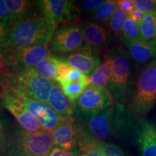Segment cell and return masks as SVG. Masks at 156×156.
I'll return each instance as SVG.
<instances>
[{
	"instance_id": "6da1fadb",
	"label": "cell",
	"mask_w": 156,
	"mask_h": 156,
	"mask_svg": "<svg viewBox=\"0 0 156 156\" xmlns=\"http://www.w3.org/2000/svg\"><path fill=\"white\" fill-rule=\"evenodd\" d=\"M76 122L99 141L104 142L127 133L134 124L125 106L114 103L98 114L83 118L75 117Z\"/></svg>"
},
{
	"instance_id": "7a4b0ae2",
	"label": "cell",
	"mask_w": 156,
	"mask_h": 156,
	"mask_svg": "<svg viewBox=\"0 0 156 156\" xmlns=\"http://www.w3.org/2000/svg\"><path fill=\"white\" fill-rule=\"evenodd\" d=\"M56 26V23L44 16L14 23L9 30L7 36L9 54L23 48L48 44Z\"/></svg>"
},
{
	"instance_id": "3957f363",
	"label": "cell",
	"mask_w": 156,
	"mask_h": 156,
	"mask_svg": "<svg viewBox=\"0 0 156 156\" xmlns=\"http://www.w3.org/2000/svg\"><path fill=\"white\" fill-rule=\"evenodd\" d=\"M156 103V58L146 64L138 74L126 107L132 122L145 120Z\"/></svg>"
},
{
	"instance_id": "277c9868",
	"label": "cell",
	"mask_w": 156,
	"mask_h": 156,
	"mask_svg": "<svg viewBox=\"0 0 156 156\" xmlns=\"http://www.w3.org/2000/svg\"><path fill=\"white\" fill-rule=\"evenodd\" d=\"M53 146L51 132H30L12 124L7 134L5 156H46Z\"/></svg>"
},
{
	"instance_id": "5b68a950",
	"label": "cell",
	"mask_w": 156,
	"mask_h": 156,
	"mask_svg": "<svg viewBox=\"0 0 156 156\" xmlns=\"http://www.w3.org/2000/svg\"><path fill=\"white\" fill-rule=\"evenodd\" d=\"M112 59V76L106 85L114 103H128L134 86L133 67L128 52L116 48L109 54Z\"/></svg>"
},
{
	"instance_id": "8992f818",
	"label": "cell",
	"mask_w": 156,
	"mask_h": 156,
	"mask_svg": "<svg viewBox=\"0 0 156 156\" xmlns=\"http://www.w3.org/2000/svg\"><path fill=\"white\" fill-rule=\"evenodd\" d=\"M7 77L9 87L46 104L52 87L56 83L38 75L32 69L12 72Z\"/></svg>"
},
{
	"instance_id": "52a82bcc",
	"label": "cell",
	"mask_w": 156,
	"mask_h": 156,
	"mask_svg": "<svg viewBox=\"0 0 156 156\" xmlns=\"http://www.w3.org/2000/svg\"><path fill=\"white\" fill-rule=\"evenodd\" d=\"M85 45L80 25L62 23L56 26L48 46L51 54L64 56L80 49Z\"/></svg>"
},
{
	"instance_id": "ba28073f",
	"label": "cell",
	"mask_w": 156,
	"mask_h": 156,
	"mask_svg": "<svg viewBox=\"0 0 156 156\" xmlns=\"http://www.w3.org/2000/svg\"><path fill=\"white\" fill-rule=\"evenodd\" d=\"M74 104L77 118L98 114L114 104L106 87L89 85Z\"/></svg>"
},
{
	"instance_id": "9c48e42d",
	"label": "cell",
	"mask_w": 156,
	"mask_h": 156,
	"mask_svg": "<svg viewBox=\"0 0 156 156\" xmlns=\"http://www.w3.org/2000/svg\"><path fill=\"white\" fill-rule=\"evenodd\" d=\"M0 103L16 119L17 124L30 132L44 131L38 121L30 114L16 93L8 86L0 93Z\"/></svg>"
},
{
	"instance_id": "30bf717a",
	"label": "cell",
	"mask_w": 156,
	"mask_h": 156,
	"mask_svg": "<svg viewBox=\"0 0 156 156\" xmlns=\"http://www.w3.org/2000/svg\"><path fill=\"white\" fill-rule=\"evenodd\" d=\"M50 55L51 52L48 44L36 45L11 51L5 58V63L12 72L33 69Z\"/></svg>"
},
{
	"instance_id": "8fae6325",
	"label": "cell",
	"mask_w": 156,
	"mask_h": 156,
	"mask_svg": "<svg viewBox=\"0 0 156 156\" xmlns=\"http://www.w3.org/2000/svg\"><path fill=\"white\" fill-rule=\"evenodd\" d=\"M70 0H39L36 1L41 15L54 23H70L79 16L77 3Z\"/></svg>"
},
{
	"instance_id": "7c38bea8",
	"label": "cell",
	"mask_w": 156,
	"mask_h": 156,
	"mask_svg": "<svg viewBox=\"0 0 156 156\" xmlns=\"http://www.w3.org/2000/svg\"><path fill=\"white\" fill-rule=\"evenodd\" d=\"M74 69L90 77L101 64V57L96 48L85 44L80 49L64 56H56Z\"/></svg>"
},
{
	"instance_id": "4fadbf2b",
	"label": "cell",
	"mask_w": 156,
	"mask_h": 156,
	"mask_svg": "<svg viewBox=\"0 0 156 156\" xmlns=\"http://www.w3.org/2000/svg\"><path fill=\"white\" fill-rule=\"evenodd\" d=\"M12 90L16 93L26 108L38 121L46 131L51 133V132L62 122V119L61 117L46 103L31 98L22 93L16 92L14 90Z\"/></svg>"
},
{
	"instance_id": "5bb4252c",
	"label": "cell",
	"mask_w": 156,
	"mask_h": 156,
	"mask_svg": "<svg viewBox=\"0 0 156 156\" xmlns=\"http://www.w3.org/2000/svg\"><path fill=\"white\" fill-rule=\"evenodd\" d=\"M51 134L54 146L69 151L77 149V125L75 118L62 119Z\"/></svg>"
},
{
	"instance_id": "9a60e30c",
	"label": "cell",
	"mask_w": 156,
	"mask_h": 156,
	"mask_svg": "<svg viewBox=\"0 0 156 156\" xmlns=\"http://www.w3.org/2000/svg\"><path fill=\"white\" fill-rule=\"evenodd\" d=\"M136 130V139L141 156H156V126L145 119L139 123Z\"/></svg>"
},
{
	"instance_id": "2e32d148",
	"label": "cell",
	"mask_w": 156,
	"mask_h": 156,
	"mask_svg": "<svg viewBox=\"0 0 156 156\" xmlns=\"http://www.w3.org/2000/svg\"><path fill=\"white\" fill-rule=\"evenodd\" d=\"M47 105L59 116L62 119L75 118V112L73 103L64 95L60 85L55 83L52 87L48 98Z\"/></svg>"
},
{
	"instance_id": "e0dca14e",
	"label": "cell",
	"mask_w": 156,
	"mask_h": 156,
	"mask_svg": "<svg viewBox=\"0 0 156 156\" xmlns=\"http://www.w3.org/2000/svg\"><path fill=\"white\" fill-rule=\"evenodd\" d=\"M5 1L10 12L13 24L25 20L43 16L38 10L36 1H29V0H5Z\"/></svg>"
},
{
	"instance_id": "ac0fdd59",
	"label": "cell",
	"mask_w": 156,
	"mask_h": 156,
	"mask_svg": "<svg viewBox=\"0 0 156 156\" xmlns=\"http://www.w3.org/2000/svg\"><path fill=\"white\" fill-rule=\"evenodd\" d=\"M130 57L138 63H145L156 58V40L132 41L124 43Z\"/></svg>"
},
{
	"instance_id": "d6986e66",
	"label": "cell",
	"mask_w": 156,
	"mask_h": 156,
	"mask_svg": "<svg viewBox=\"0 0 156 156\" xmlns=\"http://www.w3.org/2000/svg\"><path fill=\"white\" fill-rule=\"evenodd\" d=\"M85 44L98 49L108 43V35L106 29L95 23L85 21L80 25Z\"/></svg>"
},
{
	"instance_id": "ffe728a7",
	"label": "cell",
	"mask_w": 156,
	"mask_h": 156,
	"mask_svg": "<svg viewBox=\"0 0 156 156\" xmlns=\"http://www.w3.org/2000/svg\"><path fill=\"white\" fill-rule=\"evenodd\" d=\"M57 61L58 59L56 56L51 54L39 62L32 69L41 77L53 83H56Z\"/></svg>"
},
{
	"instance_id": "44dd1931",
	"label": "cell",
	"mask_w": 156,
	"mask_h": 156,
	"mask_svg": "<svg viewBox=\"0 0 156 156\" xmlns=\"http://www.w3.org/2000/svg\"><path fill=\"white\" fill-rule=\"evenodd\" d=\"M112 59L110 57L99 66L96 71L90 77V85L96 87H106V85L112 76Z\"/></svg>"
},
{
	"instance_id": "7402d4cb",
	"label": "cell",
	"mask_w": 156,
	"mask_h": 156,
	"mask_svg": "<svg viewBox=\"0 0 156 156\" xmlns=\"http://www.w3.org/2000/svg\"><path fill=\"white\" fill-rule=\"evenodd\" d=\"M140 27L142 40H156V12L145 14Z\"/></svg>"
},
{
	"instance_id": "603a6c76",
	"label": "cell",
	"mask_w": 156,
	"mask_h": 156,
	"mask_svg": "<svg viewBox=\"0 0 156 156\" xmlns=\"http://www.w3.org/2000/svg\"><path fill=\"white\" fill-rule=\"evenodd\" d=\"M69 100L75 103L83 94L85 89L88 87L90 82H72V83H62L58 84Z\"/></svg>"
},
{
	"instance_id": "cb8c5ba5",
	"label": "cell",
	"mask_w": 156,
	"mask_h": 156,
	"mask_svg": "<svg viewBox=\"0 0 156 156\" xmlns=\"http://www.w3.org/2000/svg\"><path fill=\"white\" fill-rule=\"evenodd\" d=\"M120 35L122 41L124 43L132 41L142 40L140 24L132 20L129 16L124 23Z\"/></svg>"
},
{
	"instance_id": "d4e9b609",
	"label": "cell",
	"mask_w": 156,
	"mask_h": 156,
	"mask_svg": "<svg viewBox=\"0 0 156 156\" xmlns=\"http://www.w3.org/2000/svg\"><path fill=\"white\" fill-rule=\"evenodd\" d=\"M117 8V1L108 0L104 1L102 5L99 6L95 10L91 12L95 18L101 22H109Z\"/></svg>"
},
{
	"instance_id": "484cf974",
	"label": "cell",
	"mask_w": 156,
	"mask_h": 156,
	"mask_svg": "<svg viewBox=\"0 0 156 156\" xmlns=\"http://www.w3.org/2000/svg\"><path fill=\"white\" fill-rule=\"evenodd\" d=\"M128 17V13L117 7L116 11L109 20V27L114 34H121L124 23Z\"/></svg>"
},
{
	"instance_id": "4316f807",
	"label": "cell",
	"mask_w": 156,
	"mask_h": 156,
	"mask_svg": "<svg viewBox=\"0 0 156 156\" xmlns=\"http://www.w3.org/2000/svg\"><path fill=\"white\" fill-rule=\"evenodd\" d=\"M10 126V120L3 112L0 113V156H5L7 134Z\"/></svg>"
},
{
	"instance_id": "83f0119b",
	"label": "cell",
	"mask_w": 156,
	"mask_h": 156,
	"mask_svg": "<svg viewBox=\"0 0 156 156\" xmlns=\"http://www.w3.org/2000/svg\"><path fill=\"white\" fill-rule=\"evenodd\" d=\"M134 9L144 13L156 12V0H132Z\"/></svg>"
},
{
	"instance_id": "f1b7e54d",
	"label": "cell",
	"mask_w": 156,
	"mask_h": 156,
	"mask_svg": "<svg viewBox=\"0 0 156 156\" xmlns=\"http://www.w3.org/2000/svg\"><path fill=\"white\" fill-rule=\"evenodd\" d=\"M0 23L8 30L13 24L10 12L4 0H0Z\"/></svg>"
},
{
	"instance_id": "f546056e",
	"label": "cell",
	"mask_w": 156,
	"mask_h": 156,
	"mask_svg": "<svg viewBox=\"0 0 156 156\" xmlns=\"http://www.w3.org/2000/svg\"><path fill=\"white\" fill-rule=\"evenodd\" d=\"M9 30L0 23V58L5 62V58L8 56L7 48V36Z\"/></svg>"
},
{
	"instance_id": "4dcf8cb0",
	"label": "cell",
	"mask_w": 156,
	"mask_h": 156,
	"mask_svg": "<svg viewBox=\"0 0 156 156\" xmlns=\"http://www.w3.org/2000/svg\"><path fill=\"white\" fill-rule=\"evenodd\" d=\"M101 150L105 156H127L122 148L112 143L103 142Z\"/></svg>"
},
{
	"instance_id": "1f68e13d",
	"label": "cell",
	"mask_w": 156,
	"mask_h": 156,
	"mask_svg": "<svg viewBox=\"0 0 156 156\" xmlns=\"http://www.w3.org/2000/svg\"><path fill=\"white\" fill-rule=\"evenodd\" d=\"M46 156H79V155L77 150L69 151L54 145Z\"/></svg>"
},
{
	"instance_id": "d6a6232c",
	"label": "cell",
	"mask_w": 156,
	"mask_h": 156,
	"mask_svg": "<svg viewBox=\"0 0 156 156\" xmlns=\"http://www.w3.org/2000/svg\"><path fill=\"white\" fill-rule=\"evenodd\" d=\"M103 2H104L103 0H83L80 2V5L85 10L93 12Z\"/></svg>"
},
{
	"instance_id": "836d02e7",
	"label": "cell",
	"mask_w": 156,
	"mask_h": 156,
	"mask_svg": "<svg viewBox=\"0 0 156 156\" xmlns=\"http://www.w3.org/2000/svg\"><path fill=\"white\" fill-rule=\"evenodd\" d=\"M117 7L127 13L134 9L133 1L132 0H119L117 1Z\"/></svg>"
},
{
	"instance_id": "e575fe53",
	"label": "cell",
	"mask_w": 156,
	"mask_h": 156,
	"mask_svg": "<svg viewBox=\"0 0 156 156\" xmlns=\"http://www.w3.org/2000/svg\"><path fill=\"white\" fill-rule=\"evenodd\" d=\"M128 16L135 23H138V24H140V23L142 22L144 16H145V14L141 12L140 11L137 10V9H134L128 13Z\"/></svg>"
},
{
	"instance_id": "d590c367",
	"label": "cell",
	"mask_w": 156,
	"mask_h": 156,
	"mask_svg": "<svg viewBox=\"0 0 156 156\" xmlns=\"http://www.w3.org/2000/svg\"><path fill=\"white\" fill-rule=\"evenodd\" d=\"M4 62H2V61H0V69H1V68H2L3 67V66H4Z\"/></svg>"
},
{
	"instance_id": "8d00e7d4",
	"label": "cell",
	"mask_w": 156,
	"mask_h": 156,
	"mask_svg": "<svg viewBox=\"0 0 156 156\" xmlns=\"http://www.w3.org/2000/svg\"><path fill=\"white\" fill-rule=\"evenodd\" d=\"M2 111H3V107H2V106L1 103H0V113L2 112Z\"/></svg>"
},
{
	"instance_id": "74e56055",
	"label": "cell",
	"mask_w": 156,
	"mask_h": 156,
	"mask_svg": "<svg viewBox=\"0 0 156 156\" xmlns=\"http://www.w3.org/2000/svg\"><path fill=\"white\" fill-rule=\"evenodd\" d=\"M0 61H2V62H4V61H3V60H2V58H0ZM4 63H5V62H4Z\"/></svg>"
}]
</instances>
